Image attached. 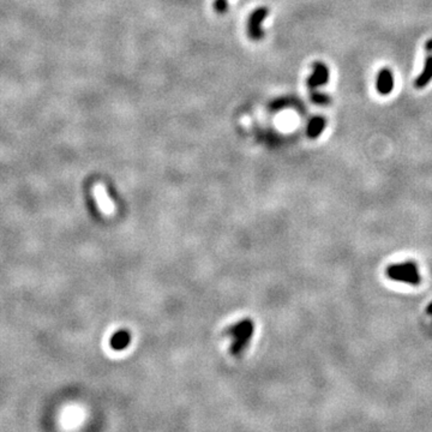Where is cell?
<instances>
[{
    "label": "cell",
    "instance_id": "obj_1",
    "mask_svg": "<svg viewBox=\"0 0 432 432\" xmlns=\"http://www.w3.org/2000/svg\"><path fill=\"white\" fill-rule=\"evenodd\" d=\"M387 276L392 281L407 283V285L412 286H418L422 282L418 266L416 263L411 262V260L389 265L387 268Z\"/></svg>",
    "mask_w": 432,
    "mask_h": 432
},
{
    "label": "cell",
    "instance_id": "obj_2",
    "mask_svg": "<svg viewBox=\"0 0 432 432\" xmlns=\"http://www.w3.org/2000/svg\"><path fill=\"white\" fill-rule=\"evenodd\" d=\"M268 15L269 10L266 7H259L251 13L248 23V33L252 40L257 41L263 38L264 33H263L262 29V23L264 22V19Z\"/></svg>",
    "mask_w": 432,
    "mask_h": 432
},
{
    "label": "cell",
    "instance_id": "obj_3",
    "mask_svg": "<svg viewBox=\"0 0 432 432\" xmlns=\"http://www.w3.org/2000/svg\"><path fill=\"white\" fill-rule=\"evenodd\" d=\"M330 71L329 67L322 61H317L312 65V74L307 78V86L311 89H316L318 86H325L329 83Z\"/></svg>",
    "mask_w": 432,
    "mask_h": 432
},
{
    "label": "cell",
    "instance_id": "obj_4",
    "mask_svg": "<svg viewBox=\"0 0 432 432\" xmlns=\"http://www.w3.org/2000/svg\"><path fill=\"white\" fill-rule=\"evenodd\" d=\"M395 86V78L392 75V71L388 67H384L380 71L376 80V89L381 95H389L394 90Z\"/></svg>",
    "mask_w": 432,
    "mask_h": 432
},
{
    "label": "cell",
    "instance_id": "obj_5",
    "mask_svg": "<svg viewBox=\"0 0 432 432\" xmlns=\"http://www.w3.org/2000/svg\"><path fill=\"white\" fill-rule=\"evenodd\" d=\"M94 196L96 198L97 204H99L100 209L102 210L103 214L106 215H112L114 213V204L109 198L107 189L105 187V185L102 184H96L94 186Z\"/></svg>",
    "mask_w": 432,
    "mask_h": 432
},
{
    "label": "cell",
    "instance_id": "obj_6",
    "mask_svg": "<svg viewBox=\"0 0 432 432\" xmlns=\"http://www.w3.org/2000/svg\"><path fill=\"white\" fill-rule=\"evenodd\" d=\"M431 81H432V54L430 53L425 60L424 69H423V71L420 72L419 76L416 78V81H414V86H416L417 89H424Z\"/></svg>",
    "mask_w": 432,
    "mask_h": 432
},
{
    "label": "cell",
    "instance_id": "obj_7",
    "mask_svg": "<svg viewBox=\"0 0 432 432\" xmlns=\"http://www.w3.org/2000/svg\"><path fill=\"white\" fill-rule=\"evenodd\" d=\"M325 126H327V120L324 117L317 116L313 117L312 119L308 122L307 128H306V134L308 138L316 139L321 136L322 132L324 131Z\"/></svg>",
    "mask_w": 432,
    "mask_h": 432
},
{
    "label": "cell",
    "instance_id": "obj_8",
    "mask_svg": "<svg viewBox=\"0 0 432 432\" xmlns=\"http://www.w3.org/2000/svg\"><path fill=\"white\" fill-rule=\"evenodd\" d=\"M129 341H130V336H129L128 333L117 334L113 338V340H112V347L114 349H122L128 346Z\"/></svg>",
    "mask_w": 432,
    "mask_h": 432
},
{
    "label": "cell",
    "instance_id": "obj_9",
    "mask_svg": "<svg viewBox=\"0 0 432 432\" xmlns=\"http://www.w3.org/2000/svg\"><path fill=\"white\" fill-rule=\"evenodd\" d=\"M311 101H312L313 103H316V105L328 106L330 102H332V99H330V96L328 94L315 91L311 94Z\"/></svg>",
    "mask_w": 432,
    "mask_h": 432
},
{
    "label": "cell",
    "instance_id": "obj_10",
    "mask_svg": "<svg viewBox=\"0 0 432 432\" xmlns=\"http://www.w3.org/2000/svg\"><path fill=\"white\" fill-rule=\"evenodd\" d=\"M214 8L217 13H223L227 10V0H215Z\"/></svg>",
    "mask_w": 432,
    "mask_h": 432
},
{
    "label": "cell",
    "instance_id": "obj_11",
    "mask_svg": "<svg viewBox=\"0 0 432 432\" xmlns=\"http://www.w3.org/2000/svg\"><path fill=\"white\" fill-rule=\"evenodd\" d=\"M426 50H428V52H432V39H430V40L428 41V43H426Z\"/></svg>",
    "mask_w": 432,
    "mask_h": 432
}]
</instances>
